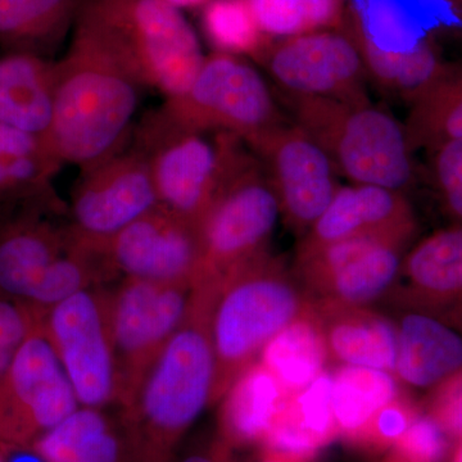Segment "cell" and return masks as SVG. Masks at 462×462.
<instances>
[{"mask_svg": "<svg viewBox=\"0 0 462 462\" xmlns=\"http://www.w3.org/2000/svg\"><path fill=\"white\" fill-rule=\"evenodd\" d=\"M257 60L289 96L369 102L363 58L346 32L322 30L270 42Z\"/></svg>", "mask_w": 462, "mask_h": 462, "instance_id": "14", "label": "cell"}, {"mask_svg": "<svg viewBox=\"0 0 462 462\" xmlns=\"http://www.w3.org/2000/svg\"><path fill=\"white\" fill-rule=\"evenodd\" d=\"M130 142L80 169L67 225L81 245L105 252L109 240L158 206L147 160Z\"/></svg>", "mask_w": 462, "mask_h": 462, "instance_id": "12", "label": "cell"}, {"mask_svg": "<svg viewBox=\"0 0 462 462\" xmlns=\"http://www.w3.org/2000/svg\"><path fill=\"white\" fill-rule=\"evenodd\" d=\"M0 462H8V452L7 449L0 447Z\"/></svg>", "mask_w": 462, "mask_h": 462, "instance_id": "44", "label": "cell"}, {"mask_svg": "<svg viewBox=\"0 0 462 462\" xmlns=\"http://www.w3.org/2000/svg\"><path fill=\"white\" fill-rule=\"evenodd\" d=\"M254 462H311L294 457V456L281 454V452L261 449V455Z\"/></svg>", "mask_w": 462, "mask_h": 462, "instance_id": "40", "label": "cell"}, {"mask_svg": "<svg viewBox=\"0 0 462 462\" xmlns=\"http://www.w3.org/2000/svg\"><path fill=\"white\" fill-rule=\"evenodd\" d=\"M396 321L394 376L412 388L431 389L462 369V330L418 310Z\"/></svg>", "mask_w": 462, "mask_h": 462, "instance_id": "21", "label": "cell"}, {"mask_svg": "<svg viewBox=\"0 0 462 462\" xmlns=\"http://www.w3.org/2000/svg\"><path fill=\"white\" fill-rule=\"evenodd\" d=\"M430 170L440 205L454 225H462V138L430 151Z\"/></svg>", "mask_w": 462, "mask_h": 462, "instance_id": "35", "label": "cell"}, {"mask_svg": "<svg viewBox=\"0 0 462 462\" xmlns=\"http://www.w3.org/2000/svg\"><path fill=\"white\" fill-rule=\"evenodd\" d=\"M346 32L357 45L367 79L398 98L413 103L447 74L427 42L403 50L382 47L365 32L352 9Z\"/></svg>", "mask_w": 462, "mask_h": 462, "instance_id": "24", "label": "cell"}, {"mask_svg": "<svg viewBox=\"0 0 462 462\" xmlns=\"http://www.w3.org/2000/svg\"><path fill=\"white\" fill-rule=\"evenodd\" d=\"M196 285L162 284L123 279L109 289L120 401L132 398L157 356L189 312Z\"/></svg>", "mask_w": 462, "mask_h": 462, "instance_id": "11", "label": "cell"}, {"mask_svg": "<svg viewBox=\"0 0 462 462\" xmlns=\"http://www.w3.org/2000/svg\"><path fill=\"white\" fill-rule=\"evenodd\" d=\"M56 74L53 121L45 142L63 165L83 169L129 143L147 87L114 42L80 12L71 42L56 60Z\"/></svg>", "mask_w": 462, "mask_h": 462, "instance_id": "1", "label": "cell"}, {"mask_svg": "<svg viewBox=\"0 0 462 462\" xmlns=\"http://www.w3.org/2000/svg\"><path fill=\"white\" fill-rule=\"evenodd\" d=\"M169 5L178 9L203 8L209 0H165Z\"/></svg>", "mask_w": 462, "mask_h": 462, "instance_id": "41", "label": "cell"}, {"mask_svg": "<svg viewBox=\"0 0 462 462\" xmlns=\"http://www.w3.org/2000/svg\"><path fill=\"white\" fill-rule=\"evenodd\" d=\"M160 109L185 129L245 142L285 121L260 72L242 57L220 51L207 56L189 87Z\"/></svg>", "mask_w": 462, "mask_h": 462, "instance_id": "7", "label": "cell"}, {"mask_svg": "<svg viewBox=\"0 0 462 462\" xmlns=\"http://www.w3.org/2000/svg\"><path fill=\"white\" fill-rule=\"evenodd\" d=\"M447 462H462V439L454 443Z\"/></svg>", "mask_w": 462, "mask_h": 462, "instance_id": "42", "label": "cell"}, {"mask_svg": "<svg viewBox=\"0 0 462 462\" xmlns=\"http://www.w3.org/2000/svg\"><path fill=\"white\" fill-rule=\"evenodd\" d=\"M388 298L401 310H418L462 329V225L437 231L403 257Z\"/></svg>", "mask_w": 462, "mask_h": 462, "instance_id": "19", "label": "cell"}, {"mask_svg": "<svg viewBox=\"0 0 462 462\" xmlns=\"http://www.w3.org/2000/svg\"><path fill=\"white\" fill-rule=\"evenodd\" d=\"M130 141L147 160L158 205L199 226L223 176V133L209 141L206 133L185 129L158 108Z\"/></svg>", "mask_w": 462, "mask_h": 462, "instance_id": "8", "label": "cell"}, {"mask_svg": "<svg viewBox=\"0 0 462 462\" xmlns=\"http://www.w3.org/2000/svg\"><path fill=\"white\" fill-rule=\"evenodd\" d=\"M289 394L260 361L249 365L221 398L217 433L234 448L260 446Z\"/></svg>", "mask_w": 462, "mask_h": 462, "instance_id": "25", "label": "cell"}, {"mask_svg": "<svg viewBox=\"0 0 462 462\" xmlns=\"http://www.w3.org/2000/svg\"><path fill=\"white\" fill-rule=\"evenodd\" d=\"M440 2L446 3L447 5H449L455 11L458 5H460L461 0H440Z\"/></svg>", "mask_w": 462, "mask_h": 462, "instance_id": "43", "label": "cell"}, {"mask_svg": "<svg viewBox=\"0 0 462 462\" xmlns=\"http://www.w3.org/2000/svg\"><path fill=\"white\" fill-rule=\"evenodd\" d=\"M224 134V169L199 226L203 281L218 279L269 251L281 207L263 163L245 141Z\"/></svg>", "mask_w": 462, "mask_h": 462, "instance_id": "5", "label": "cell"}, {"mask_svg": "<svg viewBox=\"0 0 462 462\" xmlns=\"http://www.w3.org/2000/svg\"><path fill=\"white\" fill-rule=\"evenodd\" d=\"M258 361L288 394L305 388L327 370L329 355L311 303L264 346Z\"/></svg>", "mask_w": 462, "mask_h": 462, "instance_id": "28", "label": "cell"}, {"mask_svg": "<svg viewBox=\"0 0 462 462\" xmlns=\"http://www.w3.org/2000/svg\"><path fill=\"white\" fill-rule=\"evenodd\" d=\"M79 407L41 319L0 375V447L32 448Z\"/></svg>", "mask_w": 462, "mask_h": 462, "instance_id": "10", "label": "cell"}, {"mask_svg": "<svg viewBox=\"0 0 462 462\" xmlns=\"http://www.w3.org/2000/svg\"><path fill=\"white\" fill-rule=\"evenodd\" d=\"M331 375L338 440L358 430L380 407L401 394L396 376L382 370L339 365Z\"/></svg>", "mask_w": 462, "mask_h": 462, "instance_id": "29", "label": "cell"}, {"mask_svg": "<svg viewBox=\"0 0 462 462\" xmlns=\"http://www.w3.org/2000/svg\"><path fill=\"white\" fill-rule=\"evenodd\" d=\"M419 412L420 409L411 398L401 393L380 407L358 430L343 437L340 442L358 454H388Z\"/></svg>", "mask_w": 462, "mask_h": 462, "instance_id": "33", "label": "cell"}, {"mask_svg": "<svg viewBox=\"0 0 462 462\" xmlns=\"http://www.w3.org/2000/svg\"><path fill=\"white\" fill-rule=\"evenodd\" d=\"M80 0H0V50L53 60L74 30Z\"/></svg>", "mask_w": 462, "mask_h": 462, "instance_id": "27", "label": "cell"}, {"mask_svg": "<svg viewBox=\"0 0 462 462\" xmlns=\"http://www.w3.org/2000/svg\"><path fill=\"white\" fill-rule=\"evenodd\" d=\"M382 462H398V461H396V460H394V458L389 457V456H387V458H385V460L382 461Z\"/></svg>", "mask_w": 462, "mask_h": 462, "instance_id": "45", "label": "cell"}, {"mask_svg": "<svg viewBox=\"0 0 462 462\" xmlns=\"http://www.w3.org/2000/svg\"><path fill=\"white\" fill-rule=\"evenodd\" d=\"M42 321L79 404L99 410L118 406L120 382L109 289L103 285L83 289L48 310Z\"/></svg>", "mask_w": 462, "mask_h": 462, "instance_id": "9", "label": "cell"}, {"mask_svg": "<svg viewBox=\"0 0 462 462\" xmlns=\"http://www.w3.org/2000/svg\"><path fill=\"white\" fill-rule=\"evenodd\" d=\"M79 12L166 98L187 89L205 60L187 18L165 0H80Z\"/></svg>", "mask_w": 462, "mask_h": 462, "instance_id": "6", "label": "cell"}, {"mask_svg": "<svg viewBox=\"0 0 462 462\" xmlns=\"http://www.w3.org/2000/svg\"><path fill=\"white\" fill-rule=\"evenodd\" d=\"M56 60L0 56V125L47 138L54 114Z\"/></svg>", "mask_w": 462, "mask_h": 462, "instance_id": "23", "label": "cell"}, {"mask_svg": "<svg viewBox=\"0 0 462 462\" xmlns=\"http://www.w3.org/2000/svg\"><path fill=\"white\" fill-rule=\"evenodd\" d=\"M331 391L333 375L324 370L305 388L289 394L260 448L315 462L325 447L338 440Z\"/></svg>", "mask_w": 462, "mask_h": 462, "instance_id": "22", "label": "cell"}, {"mask_svg": "<svg viewBox=\"0 0 462 462\" xmlns=\"http://www.w3.org/2000/svg\"><path fill=\"white\" fill-rule=\"evenodd\" d=\"M412 151L462 138V74H446L411 103L403 125Z\"/></svg>", "mask_w": 462, "mask_h": 462, "instance_id": "30", "label": "cell"}, {"mask_svg": "<svg viewBox=\"0 0 462 462\" xmlns=\"http://www.w3.org/2000/svg\"><path fill=\"white\" fill-rule=\"evenodd\" d=\"M202 9L203 32L216 51L257 58L269 44L249 0H209Z\"/></svg>", "mask_w": 462, "mask_h": 462, "instance_id": "31", "label": "cell"}, {"mask_svg": "<svg viewBox=\"0 0 462 462\" xmlns=\"http://www.w3.org/2000/svg\"><path fill=\"white\" fill-rule=\"evenodd\" d=\"M60 199L0 209V294L29 302L51 264L71 245L69 225L56 220Z\"/></svg>", "mask_w": 462, "mask_h": 462, "instance_id": "17", "label": "cell"}, {"mask_svg": "<svg viewBox=\"0 0 462 462\" xmlns=\"http://www.w3.org/2000/svg\"><path fill=\"white\" fill-rule=\"evenodd\" d=\"M63 166L42 136L0 125V209L57 199L53 181Z\"/></svg>", "mask_w": 462, "mask_h": 462, "instance_id": "26", "label": "cell"}, {"mask_svg": "<svg viewBox=\"0 0 462 462\" xmlns=\"http://www.w3.org/2000/svg\"><path fill=\"white\" fill-rule=\"evenodd\" d=\"M424 411L452 443L462 439V369L430 389Z\"/></svg>", "mask_w": 462, "mask_h": 462, "instance_id": "38", "label": "cell"}, {"mask_svg": "<svg viewBox=\"0 0 462 462\" xmlns=\"http://www.w3.org/2000/svg\"><path fill=\"white\" fill-rule=\"evenodd\" d=\"M245 143L263 163L284 224L302 238L340 187L329 156L305 130L287 121Z\"/></svg>", "mask_w": 462, "mask_h": 462, "instance_id": "13", "label": "cell"}, {"mask_svg": "<svg viewBox=\"0 0 462 462\" xmlns=\"http://www.w3.org/2000/svg\"><path fill=\"white\" fill-rule=\"evenodd\" d=\"M41 319L26 303L0 294V375Z\"/></svg>", "mask_w": 462, "mask_h": 462, "instance_id": "36", "label": "cell"}, {"mask_svg": "<svg viewBox=\"0 0 462 462\" xmlns=\"http://www.w3.org/2000/svg\"><path fill=\"white\" fill-rule=\"evenodd\" d=\"M63 462H133L118 415H109Z\"/></svg>", "mask_w": 462, "mask_h": 462, "instance_id": "37", "label": "cell"}, {"mask_svg": "<svg viewBox=\"0 0 462 462\" xmlns=\"http://www.w3.org/2000/svg\"><path fill=\"white\" fill-rule=\"evenodd\" d=\"M403 248L387 240H345L297 251L291 269L310 302L370 306L396 287Z\"/></svg>", "mask_w": 462, "mask_h": 462, "instance_id": "15", "label": "cell"}, {"mask_svg": "<svg viewBox=\"0 0 462 462\" xmlns=\"http://www.w3.org/2000/svg\"><path fill=\"white\" fill-rule=\"evenodd\" d=\"M236 451L220 434L206 438L191 446L184 454H179L176 462H236Z\"/></svg>", "mask_w": 462, "mask_h": 462, "instance_id": "39", "label": "cell"}, {"mask_svg": "<svg viewBox=\"0 0 462 462\" xmlns=\"http://www.w3.org/2000/svg\"><path fill=\"white\" fill-rule=\"evenodd\" d=\"M416 217L404 193L352 184L339 187L320 217L298 243L306 251L351 239H380L406 247L416 231Z\"/></svg>", "mask_w": 462, "mask_h": 462, "instance_id": "18", "label": "cell"}, {"mask_svg": "<svg viewBox=\"0 0 462 462\" xmlns=\"http://www.w3.org/2000/svg\"><path fill=\"white\" fill-rule=\"evenodd\" d=\"M105 254L123 279L181 285L203 281L199 229L160 205L109 240Z\"/></svg>", "mask_w": 462, "mask_h": 462, "instance_id": "16", "label": "cell"}, {"mask_svg": "<svg viewBox=\"0 0 462 462\" xmlns=\"http://www.w3.org/2000/svg\"><path fill=\"white\" fill-rule=\"evenodd\" d=\"M451 445L437 421L420 410L388 456L398 462H447Z\"/></svg>", "mask_w": 462, "mask_h": 462, "instance_id": "34", "label": "cell"}, {"mask_svg": "<svg viewBox=\"0 0 462 462\" xmlns=\"http://www.w3.org/2000/svg\"><path fill=\"white\" fill-rule=\"evenodd\" d=\"M320 322L329 361L393 374L397 357L396 321L370 306L310 302Z\"/></svg>", "mask_w": 462, "mask_h": 462, "instance_id": "20", "label": "cell"}, {"mask_svg": "<svg viewBox=\"0 0 462 462\" xmlns=\"http://www.w3.org/2000/svg\"><path fill=\"white\" fill-rule=\"evenodd\" d=\"M282 94L291 123L305 130L352 184L403 193L413 181L412 149L403 125L369 102Z\"/></svg>", "mask_w": 462, "mask_h": 462, "instance_id": "4", "label": "cell"}, {"mask_svg": "<svg viewBox=\"0 0 462 462\" xmlns=\"http://www.w3.org/2000/svg\"><path fill=\"white\" fill-rule=\"evenodd\" d=\"M216 282L209 322L215 355L211 406L256 363L264 346L310 306L293 269L269 251Z\"/></svg>", "mask_w": 462, "mask_h": 462, "instance_id": "3", "label": "cell"}, {"mask_svg": "<svg viewBox=\"0 0 462 462\" xmlns=\"http://www.w3.org/2000/svg\"><path fill=\"white\" fill-rule=\"evenodd\" d=\"M216 287L212 279L196 285L187 318L118 409L133 462H176L182 440L211 406Z\"/></svg>", "mask_w": 462, "mask_h": 462, "instance_id": "2", "label": "cell"}, {"mask_svg": "<svg viewBox=\"0 0 462 462\" xmlns=\"http://www.w3.org/2000/svg\"><path fill=\"white\" fill-rule=\"evenodd\" d=\"M269 38L334 30L342 23L343 0H249Z\"/></svg>", "mask_w": 462, "mask_h": 462, "instance_id": "32", "label": "cell"}]
</instances>
